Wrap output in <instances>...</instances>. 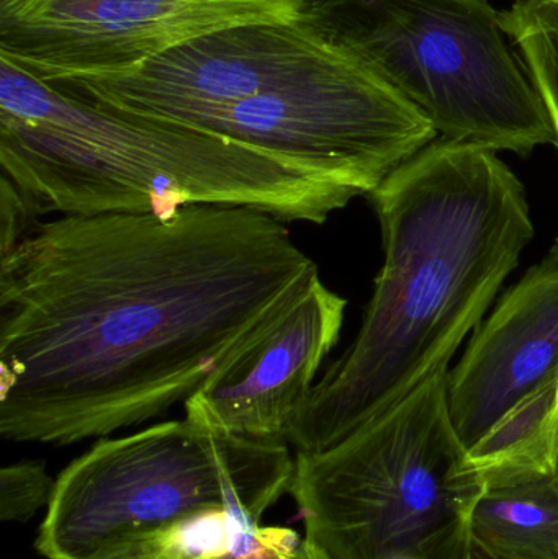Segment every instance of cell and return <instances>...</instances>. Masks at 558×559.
I'll list each match as a JSON object with an SVG mask.
<instances>
[{"mask_svg": "<svg viewBox=\"0 0 558 559\" xmlns=\"http://www.w3.org/2000/svg\"><path fill=\"white\" fill-rule=\"evenodd\" d=\"M318 275L245 206L35 223L0 255V433L71 445L163 416Z\"/></svg>", "mask_w": 558, "mask_h": 559, "instance_id": "1", "label": "cell"}, {"mask_svg": "<svg viewBox=\"0 0 558 559\" xmlns=\"http://www.w3.org/2000/svg\"><path fill=\"white\" fill-rule=\"evenodd\" d=\"M370 202L382 271L359 334L298 409L297 453H320L449 371L534 238L526 190L497 151L436 140Z\"/></svg>", "mask_w": 558, "mask_h": 559, "instance_id": "2", "label": "cell"}, {"mask_svg": "<svg viewBox=\"0 0 558 559\" xmlns=\"http://www.w3.org/2000/svg\"><path fill=\"white\" fill-rule=\"evenodd\" d=\"M0 169L28 215L169 216L245 206L323 225L346 190L186 124L68 94L0 59Z\"/></svg>", "mask_w": 558, "mask_h": 559, "instance_id": "3", "label": "cell"}, {"mask_svg": "<svg viewBox=\"0 0 558 559\" xmlns=\"http://www.w3.org/2000/svg\"><path fill=\"white\" fill-rule=\"evenodd\" d=\"M438 373L320 453H297L290 489L305 538L333 559H467L484 481Z\"/></svg>", "mask_w": 558, "mask_h": 559, "instance_id": "4", "label": "cell"}, {"mask_svg": "<svg viewBox=\"0 0 558 559\" xmlns=\"http://www.w3.org/2000/svg\"><path fill=\"white\" fill-rule=\"evenodd\" d=\"M301 19L415 105L442 140L527 156L556 134L487 0H310Z\"/></svg>", "mask_w": 558, "mask_h": 559, "instance_id": "5", "label": "cell"}, {"mask_svg": "<svg viewBox=\"0 0 558 559\" xmlns=\"http://www.w3.org/2000/svg\"><path fill=\"white\" fill-rule=\"evenodd\" d=\"M294 468L287 443L225 436L187 414L100 440L56 479L36 550L105 559L213 511L259 525Z\"/></svg>", "mask_w": 558, "mask_h": 559, "instance_id": "6", "label": "cell"}, {"mask_svg": "<svg viewBox=\"0 0 558 559\" xmlns=\"http://www.w3.org/2000/svg\"><path fill=\"white\" fill-rule=\"evenodd\" d=\"M369 197L436 141L431 121L341 52L281 87L182 121Z\"/></svg>", "mask_w": 558, "mask_h": 559, "instance_id": "7", "label": "cell"}, {"mask_svg": "<svg viewBox=\"0 0 558 559\" xmlns=\"http://www.w3.org/2000/svg\"><path fill=\"white\" fill-rule=\"evenodd\" d=\"M310 0H0V59L48 84L117 78L205 33L300 19Z\"/></svg>", "mask_w": 558, "mask_h": 559, "instance_id": "8", "label": "cell"}, {"mask_svg": "<svg viewBox=\"0 0 558 559\" xmlns=\"http://www.w3.org/2000/svg\"><path fill=\"white\" fill-rule=\"evenodd\" d=\"M337 56L300 16L205 33L117 78L51 85L95 104L182 123L281 87Z\"/></svg>", "mask_w": 558, "mask_h": 559, "instance_id": "9", "label": "cell"}, {"mask_svg": "<svg viewBox=\"0 0 558 559\" xmlns=\"http://www.w3.org/2000/svg\"><path fill=\"white\" fill-rule=\"evenodd\" d=\"M346 305L314 277L261 337L187 400V416L225 436L287 443L292 420L337 344Z\"/></svg>", "mask_w": 558, "mask_h": 559, "instance_id": "10", "label": "cell"}, {"mask_svg": "<svg viewBox=\"0 0 558 559\" xmlns=\"http://www.w3.org/2000/svg\"><path fill=\"white\" fill-rule=\"evenodd\" d=\"M558 370V239L475 329L449 371L452 424L467 450Z\"/></svg>", "mask_w": 558, "mask_h": 559, "instance_id": "11", "label": "cell"}, {"mask_svg": "<svg viewBox=\"0 0 558 559\" xmlns=\"http://www.w3.org/2000/svg\"><path fill=\"white\" fill-rule=\"evenodd\" d=\"M471 538L503 559H558L554 475L485 483L472 509Z\"/></svg>", "mask_w": 558, "mask_h": 559, "instance_id": "12", "label": "cell"}, {"mask_svg": "<svg viewBox=\"0 0 558 559\" xmlns=\"http://www.w3.org/2000/svg\"><path fill=\"white\" fill-rule=\"evenodd\" d=\"M501 20L543 98L558 147V0H518Z\"/></svg>", "mask_w": 558, "mask_h": 559, "instance_id": "13", "label": "cell"}, {"mask_svg": "<svg viewBox=\"0 0 558 559\" xmlns=\"http://www.w3.org/2000/svg\"><path fill=\"white\" fill-rule=\"evenodd\" d=\"M56 481L41 462H22L0 472V519L26 522L41 506H48Z\"/></svg>", "mask_w": 558, "mask_h": 559, "instance_id": "14", "label": "cell"}, {"mask_svg": "<svg viewBox=\"0 0 558 559\" xmlns=\"http://www.w3.org/2000/svg\"><path fill=\"white\" fill-rule=\"evenodd\" d=\"M300 542L295 532L258 525L242 532L233 551L219 559H292Z\"/></svg>", "mask_w": 558, "mask_h": 559, "instance_id": "15", "label": "cell"}, {"mask_svg": "<svg viewBox=\"0 0 558 559\" xmlns=\"http://www.w3.org/2000/svg\"><path fill=\"white\" fill-rule=\"evenodd\" d=\"M105 559H192L183 550L174 531H166L156 537L138 542Z\"/></svg>", "mask_w": 558, "mask_h": 559, "instance_id": "16", "label": "cell"}, {"mask_svg": "<svg viewBox=\"0 0 558 559\" xmlns=\"http://www.w3.org/2000/svg\"><path fill=\"white\" fill-rule=\"evenodd\" d=\"M292 559H333L330 555L324 554L318 545L311 544L310 540L304 538L295 550Z\"/></svg>", "mask_w": 558, "mask_h": 559, "instance_id": "17", "label": "cell"}, {"mask_svg": "<svg viewBox=\"0 0 558 559\" xmlns=\"http://www.w3.org/2000/svg\"><path fill=\"white\" fill-rule=\"evenodd\" d=\"M467 559H503L497 557V555L490 554V551L484 550L480 545L471 542V548H468Z\"/></svg>", "mask_w": 558, "mask_h": 559, "instance_id": "18", "label": "cell"}]
</instances>
